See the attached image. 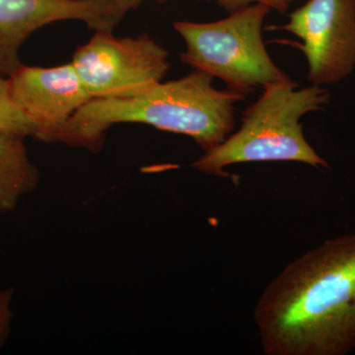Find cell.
Wrapping results in <instances>:
<instances>
[{"instance_id": "1", "label": "cell", "mask_w": 355, "mask_h": 355, "mask_svg": "<svg viewBox=\"0 0 355 355\" xmlns=\"http://www.w3.org/2000/svg\"><path fill=\"white\" fill-rule=\"evenodd\" d=\"M268 355H342L355 347V234L287 265L254 309Z\"/></svg>"}, {"instance_id": "2", "label": "cell", "mask_w": 355, "mask_h": 355, "mask_svg": "<svg viewBox=\"0 0 355 355\" xmlns=\"http://www.w3.org/2000/svg\"><path fill=\"white\" fill-rule=\"evenodd\" d=\"M214 78L195 69L183 78L154 84L135 96L90 100L65 123L60 142L97 151L110 128L133 123L187 135L205 153L209 151L232 132L235 104L246 99L228 89L217 90Z\"/></svg>"}, {"instance_id": "3", "label": "cell", "mask_w": 355, "mask_h": 355, "mask_svg": "<svg viewBox=\"0 0 355 355\" xmlns=\"http://www.w3.org/2000/svg\"><path fill=\"white\" fill-rule=\"evenodd\" d=\"M330 102V92L323 86L300 88L291 79L268 84L243 114L239 130L205 151L191 167L221 178L230 177L224 168L239 163L294 161L329 168L306 140L301 120Z\"/></svg>"}, {"instance_id": "4", "label": "cell", "mask_w": 355, "mask_h": 355, "mask_svg": "<svg viewBox=\"0 0 355 355\" xmlns=\"http://www.w3.org/2000/svg\"><path fill=\"white\" fill-rule=\"evenodd\" d=\"M272 11L254 3L209 23L178 21L175 30L184 39V64L221 79L226 89L247 97L257 87L289 78L273 62L263 40V26Z\"/></svg>"}, {"instance_id": "5", "label": "cell", "mask_w": 355, "mask_h": 355, "mask_svg": "<svg viewBox=\"0 0 355 355\" xmlns=\"http://www.w3.org/2000/svg\"><path fill=\"white\" fill-rule=\"evenodd\" d=\"M112 32L95 31L72 58L92 99L130 97L161 83L170 69L168 51L147 34L116 38Z\"/></svg>"}, {"instance_id": "6", "label": "cell", "mask_w": 355, "mask_h": 355, "mask_svg": "<svg viewBox=\"0 0 355 355\" xmlns=\"http://www.w3.org/2000/svg\"><path fill=\"white\" fill-rule=\"evenodd\" d=\"M277 29L302 41L312 85L340 83L355 70V0H308Z\"/></svg>"}, {"instance_id": "7", "label": "cell", "mask_w": 355, "mask_h": 355, "mask_svg": "<svg viewBox=\"0 0 355 355\" xmlns=\"http://www.w3.org/2000/svg\"><path fill=\"white\" fill-rule=\"evenodd\" d=\"M135 8V0H0V76L19 69L21 46L44 26L78 20L94 31H113Z\"/></svg>"}, {"instance_id": "8", "label": "cell", "mask_w": 355, "mask_h": 355, "mask_svg": "<svg viewBox=\"0 0 355 355\" xmlns=\"http://www.w3.org/2000/svg\"><path fill=\"white\" fill-rule=\"evenodd\" d=\"M14 101L36 125L40 141H60L62 128L92 100L73 64L55 67L21 65L8 77Z\"/></svg>"}, {"instance_id": "9", "label": "cell", "mask_w": 355, "mask_h": 355, "mask_svg": "<svg viewBox=\"0 0 355 355\" xmlns=\"http://www.w3.org/2000/svg\"><path fill=\"white\" fill-rule=\"evenodd\" d=\"M25 137L0 132V212L13 211L39 187L41 174L26 148Z\"/></svg>"}, {"instance_id": "10", "label": "cell", "mask_w": 355, "mask_h": 355, "mask_svg": "<svg viewBox=\"0 0 355 355\" xmlns=\"http://www.w3.org/2000/svg\"><path fill=\"white\" fill-rule=\"evenodd\" d=\"M0 132L37 137L36 125L14 101L8 77L0 76Z\"/></svg>"}, {"instance_id": "11", "label": "cell", "mask_w": 355, "mask_h": 355, "mask_svg": "<svg viewBox=\"0 0 355 355\" xmlns=\"http://www.w3.org/2000/svg\"><path fill=\"white\" fill-rule=\"evenodd\" d=\"M13 288L0 289V349L6 347L12 324Z\"/></svg>"}, {"instance_id": "12", "label": "cell", "mask_w": 355, "mask_h": 355, "mask_svg": "<svg viewBox=\"0 0 355 355\" xmlns=\"http://www.w3.org/2000/svg\"><path fill=\"white\" fill-rule=\"evenodd\" d=\"M200 1H211V0H200ZM214 1L228 13L234 12L238 9L251 6V4L263 3L270 7L272 10L284 14L288 10L293 0H214Z\"/></svg>"}, {"instance_id": "13", "label": "cell", "mask_w": 355, "mask_h": 355, "mask_svg": "<svg viewBox=\"0 0 355 355\" xmlns=\"http://www.w3.org/2000/svg\"><path fill=\"white\" fill-rule=\"evenodd\" d=\"M144 1V0H135V2H137V6L139 7L140 4H141V2ZM158 2H161V3H164V2L169 1V0H157Z\"/></svg>"}]
</instances>
